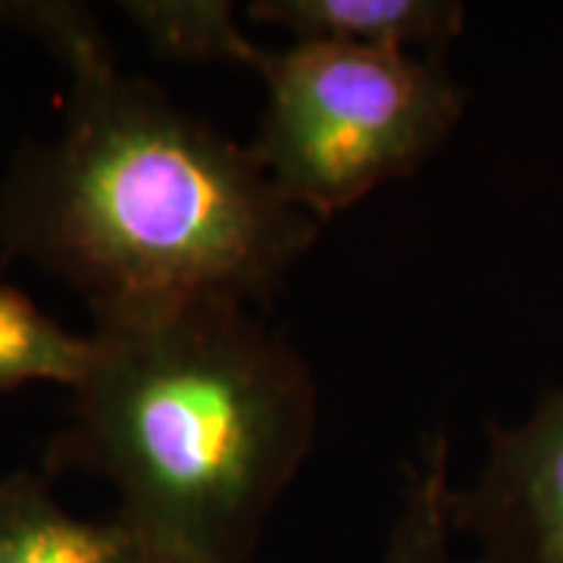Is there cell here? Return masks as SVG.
I'll use <instances>...</instances> for the list:
<instances>
[{
	"label": "cell",
	"mask_w": 563,
	"mask_h": 563,
	"mask_svg": "<svg viewBox=\"0 0 563 563\" xmlns=\"http://www.w3.org/2000/svg\"><path fill=\"white\" fill-rule=\"evenodd\" d=\"M57 135L0 185V244L103 310L157 301L266 307L322 222L266 179L251 147L122 73L81 63Z\"/></svg>",
	"instance_id": "1"
},
{
	"label": "cell",
	"mask_w": 563,
	"mask_h": 563,
	"mask_svg": "<svg viewBox=\"0 0 563 563\" xmlns=\"http://www.w3.org/2000/svg\"><path fill=\"white\" fill-rule=\"evenodd\" d=\"M317 429L310 366L254 307L139 303L95 313L51 470L110 485L147 563H251Z\"/></svg>",
	"instance_id": "2"
},
{
	"label": "cell",
	"mask_w": 563,
	"mask_h": 563,
	"mask_svg": "<svg viewBox=\"0 0 563 563\" xmlns=\"http://www.w3.org/2000/svg\"><path fill=\"white\" fill-rule=\"evenodd\" d=\"M261 76L266 107L247 147L282 198L317 222L413 176L466 107L444 57L404 51L291 41L266 54Z\"/></svg>",
	"instance_id": "3"
},
{
	"label": "cell",
	"mask_w": 563,
	"mask_h": 563,
	"mask_svg": "<svg viewBox=\"0 0 563 563\" xmlns=\"http://www.w3.org/2000/svg\"><path fill=\"white\" fill-rule=\"evenodd\" d=\"M451 526L476 542L466 563H563V383L523 422L488 426L479 476L451 492Z\"/></svg>",
	"instance_id": "4"
},
{
	"label": "cell",
	"mask_w": 563,
	"mask_h": 563,
	"mask_svg": "<svg viewBox=\"0 0 563 563\" xmlns=\"http://www.w3.org/2000/svg\"><path fill=\"white\" fill-rule=\"evenodd\" d=\"M247 20L276 25L295 41L444 57L463 35L466 7L457 0H254Z\"/></svg>",
	"instance_id": "5"
},
{
	"label": "cell",
	"mask_w": 563,
	"mask_h": 563,
	"mask_svg": "<svg viewBox=\"0 0 563 563\" xmlns=\"http://www.w3.org/2000/svg\"><path fill=\"white\" fill-rule=\"evenodd\" d=\"M0 563H147L117 520H81L35 473L0 479Z\"/></svg>",
	"instance_id": "6"
},
{
	"label": "cell",
	"mask_w": 563,
	"mask_h": 563,
	"mask_svg": "<svg viewBox=\"0 0 563 563\" xmlns=\"http://www.w3.org/2000/svg\"><path fill=\"white\" fill-rule=\"evenodd\" d=\"M122 13L163 60L232 63L261 73L269 54L247 38L229 0H125Z\"/></svg>",
	"instance_id": "7"
},
{
	"label": "cell",
	"mask_w": 563,
	"mask_h": 563,
	"mask_svg": "<svg viewBox=\"0 0 563 563\" xmlns=\"http://www.w3.org/2000/svg\"><path fill=\"white\" fill-rule=\"evenodd\" d=\"M91 361V335L51 320L38 303L0 282V391L29 383L76 388Z\"/></svg>",
	"instance_id": "8"
},
{
	"label": "cell",
	"mask_w": 563,
	"mask_h": 563,
	"mask_svg": "<svg viewBox=\"0 0 563 563\" xmlns=\"http://www.w3.org/2000/svg\"><path fill=\"white\" fill-rule=\"evenodd\" d=\"M451 442L429 435L404 473L398 517L379 563H461L451 526Z\"/></svg>",
	"instance_id": "9"
},
{
	"label": "cell",
	"mask_w": 563,
	"mask_h": 563,
	"mask_svg": "<svg viewBox=\"0 0 563 563\" xmlns=\"http://www.w3.org/2000/svg\"><path fill=\"white\" fill-rule=\"evenodd\" d=\"M0 22L35 38L63 69H76L79 63L95 60L98 54H110L113 44L103 32L101 20L69 0H16L0 3Z\"/></svg>",
	"instance_id": "10"
}]
</instances>
